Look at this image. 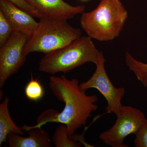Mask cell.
Here are the masks:
<instances>
[{"label":"cell","mask_w":147,"mask_h":147,"mask_svg":"<svg viewBox=\"0 0 147 147\" xmlns=\"http://www.w3.org/2000/svg\"><path fill=\"white\" fill-rule=\"evenodd\" d=\"M14 5L30 14L34 18H40L42 16L26 0H7Z\"/></svg>","instance_id":"obj_17"},{"label":"cell","mask_w":147,"mask_h":147,"mask_svg":"<svg viewBox=\"0 0 147 147\" xmlns=\"http://www.w3.org/2000/svg\"><path fill=\"white\" fill-rule=\"evenodd\" d=\"M125 61L130 71L144 87H147V63L137 60L129 52L125 53Z\"/></svg>","instance_id":"obj_12"},{"label":"cell","mask_w":147,"mask_h":147,"mask_svg":"<svg viewBox=\"0 0 147 147\" xmlns=\"http://www.w3.org/2000/svg\"><path fill=\"white\" fill-rule=\"evenodd\" d=\"M128 12L120 0H101L93 10L82 13L80 25L92 39L107 42L118 37Z\"/></svg>","instance_id":"obj_2"},{"label":"cell","mask_w":147,"mask_h":147,"mask_svg":"<svg viewBox=\"0 0 147 147\" xmlns=\"http://www.w3.org/2000/svg\"><path fill=\"white\" fill-rule=\"evenodd\" d=\"M29 36L13 31L6 42L0 48V88L7 79L24 65L26 57L24 50Z\"/></svg>","instance_id":"obj_7"},{"label":"cell","mask_w":147,"mask_h":147,"mask_svg":"<svg viewBox=\"0 0 147 147\" xmlns=\"http://www.w3.org/2000/svg\"><path fill=\"white\" fill-rule=\"evenodd\" d=\"M105 62L103 53L100 52L94 73L88 81L80 84V87L85 92L90 88L97 89L107 101V105L105 108L106 113H113L116 116L123 107L121 99L125 94V89L123 87L116 88L113 85L105 70Z\"/></svg>","instance_id":"obj_5"},{"label":"cell","mask_w":147,"mask_h":147,"mask_svg":"<svg viewBox=\"0 0 147 147\" xmlns=\"http://www.w3.org/2000/svg\"><path fill=\"white\" fill-rule=\"evenodd\" d=\"M100 52L92 38L81 36L62 48L45 54L40 61V71L54 74L66 73L88 62L96 65Z\"/></svg>","instance_id":"obj_3"},{"label":"cell","mask_w":147,"mask_h":147,"mask_svg":"<svg viewBox=\"0 0 147 147\" xmlns=\"http://www.w3.org/2000/svg\"><path fill=\"white\" fill-rule=\"evenodd\" d=\"M31 79L25 88V94L29 100L37 102L41 100L45 94V90L37 79H34L31 74Z\"/></svg>","instance_id":"obj_14"},{"label":"cell","mask_w":147,"mask_h":147,"mask_svg":"<svg viewBox=\"0 0 147 147\" xmlns=\"http://www.w3.org/2000/svg\"><path fill=\"white\" fill-rule=\"evenodd\" d=\"M111 128L99 134L100 140L112 147H126L124 140L131 134H135L146 120L141 110L130 106H123Z\"/></svg>","instance_id":"obj_6"},{"label":"cell","mask_w":147,"mask_h":147,"mask_svg":"<svg viewBox=\"0 0 147 147\" xmlns=\"http://www.w3.org/2000/svg\"><path fill=\"white\" fill-rule=\"evenodd\" d=\"M49 87L58 100L64 102V108L59 113L50 109L48 123H58L65 125L69 136L71 137L76 130L87 123L92 113L97 110L95 104L96 95H87L80 87L79 81L76 79H69L65 76H50Z\"/></svg>","instance_id":"obj_1"},{"label":"cell","mask_w":147,"mask_h":147,"mask_svg":"<svg viewBox=\"0 0 147 147\" xmlns=\"http://www.w3.org/2000/svg\"><path fill=\"white\" fill-rule=\"evenodd\" d=\"M27 131L29 136L11 133L8 134L7 142L9 147H51L52 141L48 132L42 127L24 125L21 127Z\"/></svg>","instance_id":"obj_10"},{"label":"cell","mask_w":147,"mask_h":147,"mask_svg":"<svg viewBox=\"0 0 147 147\" xmlns=\"http://www.w3.org/2000/svg\"><path fill=\"white\" fill-rule=\"evenodd\" d=\"M52 141L56 147H80L83 144L74 140L69 136L65 125L61 124L55 129Z\"/></svg>","instance_id":"obj_13"},{"label":"cell","mask_w":147,"mask_h":147,"mask_svg":"<svg viewBox=\"0 0 147 147\" xmlns=\"http://www.w3.org/2000/svg\"><path fill=\"white\" fill-rule=\"evenodd\" d=\"M0 11L10 22L13 31L30 36L36 30L38 22L33 16L7 0H0Z\"/></svg>","instance_id":"obj_9"},{"label":"cell","mask_w":147,"mask_h":147,"mask_svg":"<svg viewBox=\"0 0 147 147\" xmlns=\"http://www.w3.org/2000/svg\"><path fill=\"white\" fill-rule=\"evenodd\" d=\"M40 14L42 18L67 20L82 14L85 6H74L63 0H26Z\"/></svg>","instance_id":"obj_8"},{"label":"cell","mask_w":147,"mask_h":147,"mask_svg":"<svg viewBox=\"0 0 147 147\" xmlns=\"http://www.w3.org/2000/svg\"><path fill=\"white\" fill-rule=\"evenodd\" d=\"M134 144L136 147H147V119L135 133Z\"/></svg>","instance_id":"obj_16"},{"label":"cell","mask_w":147,"mask_h":147,"mask_svg":"<svg viewBox=\"0 0 147 147\" xmlns=\"http://www.w3.org/2000/svg\"><path fill=\"white\" fill-rule=\"evenodd\" d=\"M9 101V98L6 96L0 104V146L7 142V136L11 133L25 135L22 128L16 125L11 117L8 108Z\"/></svg>","instance_id":"obj_11"},{"label":"cell","mask_w":147,"mask_h":147,"mask_svg":"<svg viewBox=\"0 0 147 147\" xmlns=\"http://www.w3.org/2000/svg\"><path fill=\"white\" fill-rule=\"evenodd\" d=\"M67 21L40 18L36 30L29 37L24 47V56L33 52L51 53L82 36L81 30L72 26Z\"/></svg>","instance_id":"obj_4"},{"label":"cell","mask_w":147,"mask_h":147,"mask_svg":"<svg viewBox=\"0 0 147 147\" xmlns=\"http://www.w3.org/2000/svg\"><path fill=\"white\" fill-rule=\"evenodd\" d=\"M81 1H88V0H81Z\"/></svg>","instance_id":"obj_18"},{"label":"cell","mask_w":147,"mask_h":147,"mask_svg":"<svg viewBox=\"0 0 147 147\" xmlns=\"http://www.w3.org/2000/svg\"><path fill=\"white\" fill-rule=\"evenodd\" d=\"M13 31L10 22L0 11V47L6 42Z\"/></svg>","instance_id":"obj_15"}]
</instances>
